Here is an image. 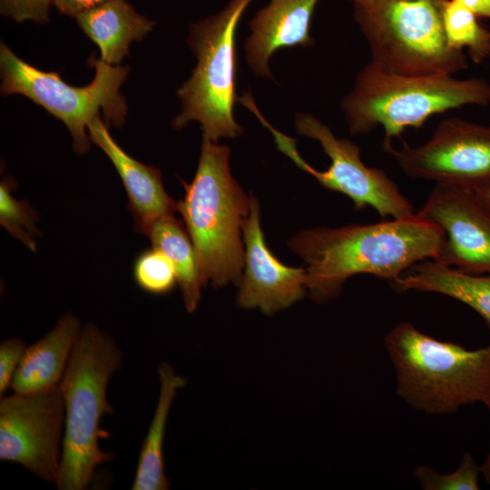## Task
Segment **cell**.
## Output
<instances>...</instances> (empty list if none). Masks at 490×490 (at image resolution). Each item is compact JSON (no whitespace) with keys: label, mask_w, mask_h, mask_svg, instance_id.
<instances>
[{"label":"cell","mask_w":490,"mask_h":490,"mask_svg":"<svg viewBox=\"0 0 490 490\" xmlns=\"http://www.w3.org/2000/svg\"><path fill=\"white\" fill-rule=\"evenodd\" d=\"M444 240L436 224L415 212L369 224L306 230L289 247L307 264L310 298L326 303L352 276L369 274L391 282L414 264L436 260Z\"/></svg>","instance_id":"obj_1"},{"label":"cell","mask_w":490,"mask_h":490,"mask_svg":"<svg viewBox=\"0 0 490 490\" xmlns=\"http://www.w3.org/2000/svg\"><path fill=\"white\" fill-rule=\"evenodd\" d=\"M230 150L203 138L194 178L181 181L178 202L194 246L203 285H240L244 267L243 224L250 211L248 197L230 173Z\"/></svg>","instance_id":"obj_2"},{"label":"cell","mask_w":490,"mask_h":490,"mask_svg":"<svg viewBox=\"0 0 490 490\" xmlns=\"http://www.w3.org/2000/svg\"><path fill=\"white\" fill-rule=\"evenodd\" d=\"M489 103L490 85L482 79L403 74L369 62L357 74L341 108L351 134L381 127L387 151L405 129L420 128L435 114Z\"/></svg>","instance_id":"obj_3"},{"label":"cell","mask_w":490,"mask_h":490,"mask_svg":"<svg viewBox=\"0 0 490 490\" xmlns=\"http://www.w3.org/2000/svg\"><path fill=\"white\" fill-rule=\"evenodd\" d=\"M122 354L114 340L95 325L81 331L59 384L64 404V432L56 486L60 490H85L96 467L112 460L100 447L110 434L101 428L105 414H113L106 389L119 370Z\"/></svg>","instance_id":"obj_4"},{"label":"cell","mask_w":490,"mask_h":490,"mask_svg":"<svg viewBox=\"0 0 490 490\" xmlns=\"http://www.w3.org/2000/svg\"><path fill=\"white\" fill-rule=\"evenodd\" d=\"M385 345L395 367L397 393L412 407L449 414L490 399V344L470 350L402 322L387 333Z\"/></svg>","instance_id":"obj_5"},{"label":"cell","mask_w":490,"mask_h":490,"mask_svg":"<svg viewBox=\"0 0 490 490\" xmlns=\"http://www.w3.org/2000/svg\"><path fill=\"white\" fill-rule=\"evenodd\" d=\"M447 0H358L354 17L369 46L370 62L403 74H450L466 69V56L447 43Z\"/></svg>","instance_id":"obj_6"},{"label":"cell","mask_w":490,"mask_h":490,"mask_svg":"<svg viewBox=\"0 0 490 490\" xmlns=\"http://www.w3.org/2000/svg\"><path fill=\"white\" fill-rule=\"evenodd\" d=\"M253 0H230L218 14L193 24L188 43L197 57L191 76L178 89L181 112L172 126L198 122L203 138L217 142L243 133L233 116L236 94V32Z\"/></svg>","instance_id":"obj_7"},{"label":"cell","mask_w":490,"mask_h":490,"mask_svg":"<svg viewBox=\"0 0 490 490\" xmlns=\"http://www.w3.org/2000/svg\"><path fill=\"white\" fill-rule=\"evenodd\" d=\"M88 62L94 68V77L86 86L76 87L56 72H44L23 61L5 44L0 47L2 95H24L61 120L73 136L74 150L80 154L90 148L86 129L100 109L106 122L114 127L123 124L127 113L120 88L129 68L108 64L93 54Z\"/></svg>","instance_id":"obj_8"},{"label":"cell","mask_w":490,"mask_h":490,"mask_svg":"<svg viewBox=\"0 0 490 490\" xmlns=\"http://www.w3.org/2000/svg\"><path fill=\"white\" fill-rule=\"evenodd\" d=\"M250 111L270 130L280 152L315 177L324 188L348 196L356 210L369 206L382 220L400 219L415 213L411 201L383 170L367 166L360 158L358 146L337 138L315 116L298 113L295 125L299 134L317 140L329 157L331 162L326 171H318L305 162L297 151L296 140L275 129L256 104L251 105Z\"/></svg>","instance_id":"obj_9"},{"label":"cell","mask_w":490,"mask_h":490,"mask_svg":"<svg viewBox=\"0 0 490 490\" xmlns=\"http://www.w3.org/2000/svg\"><path fill=\"white\" fill-rule=\"evenodd\" d=\"M64 404L60 387L13 393L0 400V460L22 465L56 485L62 457Z\"/></svg>","instance_id":"obj_10"},{"label":"cell","mask_w":490,"mask_h":490,"mask_svg":"<svg viewBox=\"0 0 490 490\" xmlns=\"http://www.w3.org/2000/svg\"><path fill=\"white\" fill-rule=\"evenodd\" d=\"M387 151L412 179L465 186L490 180V126L447 118L421 145Z\"/></svg>","instance_id":"obj_11"},{"label":"cell","mask_w":490,"mask_h":490,"mask_svg":"<svg viewBox=\"0 0 490 490\" xmlns=\"http://www.w3.org/2000/svg\"><path fill=\"white\" fill-rule=\"evenodd\" d=\"M416 213L445 233L435 260L465 272L490 274V212L467 186L436 183Z\"/></svg>","instance_id":"obj_12"},{"label":"cell","mask_w":490,"mask_h":490,"mask_svg":"<svg viewBox=\"0 0 490 490\" xmlns=\"http://www.w3.org/2000/svg\"><path fill=\"white\" fill-rule=\"evenodd\" d=\"M244 273L239 285L238 304L273 315L300 300L307 289L305 268L280 262L265 243L260 221V203L251 197L243 228Z\"/></svg>","instance_id":"obj_13"},{"label":"cell","mask_w":490,"mask_h":490,"mask_svg":"<svg viewBox=\"0 0 490 490\" xmlns=\"http://www.w3.org/2000/svg\"><path fill=\"white\" fill-rule=\"evenodd\" d=\"M318 0H270L249 25L244 47L247 61L258 76L272 79L270 56L279 49L314 44L310 24Z\"/></svg>","instance_id":"obj_14"},{"label":"cell","mask_w":490,"mask_h":490,"mask_svg":"<svg viewBox=\"0 0 490 490\" xmlns=\"http://www.w3.org/2000/svg\"><path fill=\"white\" fill-rule=\"evenodd\" d=\"M87 130L90 141L108 156L122 181L137 232L146 235L158 219L178 211V202L164 190L161 172L127 154L112 138L100 114Z\"/></svg>","instance_id":"obj_15"},{"label":"cell","mask_w":490,"mask_h":490,"mask_svg":"<svg viewBox=\"0 0 490 490\" xmlns=\"http://www.w3.org/2000/svg\"><path fill=\"white\" fill-rule=\"evenodd\" d=\"M79 318L68 312L41 339L26 348L11 388L34 394L59 386L82 331Z\"/></svg>","instance_id":"obj_16"},{"label":"cell","mask_w":490,"mask_h":490,"mask_svg":"<svg viewBox=\"0 0 490 490\" xmlns=\"http://www.w3.org/2000/svg\"><path fill=\"white\" fill-rule=\"evenodd\" d=\"M390 283L397 291L455 299L477 312L490 329V274L465 272L430 259L414 264Z\"/></svg>","instance_id":"obj_17"},{"label":"cell","mask_w":490,"mask_h":490,"mask_svg":"<svg viewBox=\"0 0 490 490\" xmlns=\"http://www.w3.org/2000/svg\"><path fill=\"white\" fill-rule=\"evenodd\" d=\"M75 18L82 31L98 45L100 58L112 65H119L128 54L130 44L143 39L155 24L126 0H109Z\"/></svg>","instance_id":"obj_18"},{"label":"cell","mask_w":490,"mask_h":490,"mask_svg":"<svg viewBox=\"0 0 490 490\" xmlns=\"http://www.w3.org/2000/svg\"><path fill=\"white\" fill-rule=\"evenodd\" d=\"M160 394L148 433L141 447L132 490H166L170 482L165 475L163 442L170 409L177 391L186 386V378L175 373L167 362L159 369Z\"/></svg>","instance_id":"obj_19"},{"label":"cell","mask_w":490,"mask_h":490,"mask_svg":"<svg viewBox=\"0 0 490 490\" xmlns=\"http://www.w3.org/2000/svg\"><path fill=\"white\" fill-rule=\"evenodd\" d=\"M146 235L152 248L162 252L174 266L184 306L188 312H193L200 302L203 283L189 233L172 214L154 221Z\"/></svg>","instance_id":"obj_20"},{"label":"cell","mask_w":490,"mask_h":490,"mask_svg":"<svg viewBox=\"0 0 490 490\" xmlns=\"http://www.w3.org/2000/svg\"><path fill=\"white\" fill-rule=\"evenodd\" d=\"M443 21L451 48L462 52L464 48L467 49L476 64L490 57V31L479 24L475 14L455 0H447Z\"/></svg>","instance_id":"obj_21"},{"label":"cell","mask_w":490,"mask_h":490,"mask_svg":"<svg viewBox=\"0 0 490 490\" xmlns=\"http://www.w3.org/2000/svg\"><path fill=\"white\" fill-rule=\"evenodd\" d=\"M15 181L5 178L0 184V223L15 239L32 251H35L34 236L39 234L35 227L38 217L25 201L14 198Z\"/></svg>","instance_id":"obj_22"},{"label":"cell","mask_w":490,"mask_h":490,"mask_svg":"<svg viewBox=\"0 0 490 490\" xmlns=\"http://www.w3.org/2000/svg\"><path fill=\"white\" fill-rule=\"evenodd\" d=\"M133 277L142 289L157 295L168 293L178 282L176 270L171 260L153 248L143 251L136 259Z\"/></svg>","instance_id":"obj_23"},{"label":"cell","mask_w":490,"mask_h":490,"mask_svg":"<svg viewBox=\"0 0 490 490\" xmlns=\"http://www.w3.org/2000/svg\"><path fill=\"white\" fill-rule=\"evenodd\" d=\"M481 466L469 453L463 455L459 466L448 474H439L428 466H417L414 477L425 490H478Z\"/></svg>","instance_id":"obj_24"},{"label":"cell","mask_w":490,"mask_h":490,"mask_svg":"<svg viewBox=\"0 0 490 490\" xmlns=\"http://www.w3.org/2000/svg\"><path fill=\"white\" fill-rule=\"evenodd\" d=\"M53 0H0V13L16 22L46 23Z\"/></svg>","instance_id":"obj_25"},{"label":"cell","mask_w":490,"mask_h":490,"mask_svg":"<svg viewBox=\"0 0 490 490\" xmlns=\"http://www.w3.org/2000/svg\"><path fill=\"white\" fill-rule=\"evenodd\" d=\"M26 347L18 338L4 340L0 345V396L11 388L14 376L23 359Z\"/></svg>","instance_id":"obj_26"},{"label":"cell","mask_w":490,"mask_h":490,"mask_svg":"<svg viewBox=\"0 0 490 490\" xmlns=\"http://www.w3.org/2000/svg\"><path fill=\"white\" fill-rule=\"evenodd\" d=\"M109 0H53V5L64 15L76 17L79 14Z\"/></svg>","instance_id":"obj_27"},{"label":"cell","mask_w":490,"mask_h":490,"mask_svg":"<svg viewBox=\"0 0 490 490\" xmlns=\"http://www.w3.org/2000/svg\"><path fill=\"white\" fill-rule=\"evenodd\" d=\"M477 17L490 18V0H455Z\"/></svg>","instance_id":"obj_28"},{"label":"cell","mask_w":490,"mask_h":490,"mask_svg":"<svg viewBox=\"0 0 490 490\" xmlns=\"http://www.w3.org/2000/svg\"><path fill=\"white\" fill-rule=\"evenodd\" d=\"M465 186V185H464ZM490 212V180L472 186H467Z\"/></svg>","instance_id":"obj_29"},{"label":"cell","mask_w":490,"mask_h":490,"mask_svg":"<svg viewBox=\"0 0 490 490\" xmlns=\"http://www.w3.org/2000/svg\"><path fill=\"white\" fill-rule=\"evenodd\" d=\"M486 407H488L490 412V399L486 403ZM481 474L484 475L485 481L490 485V447L485 460L481 466Z\"/></svg>","instance_id":"obj_30"},{"label":"cell","mask_w":490,"mask_h":490,"mask_svg":"<svg viewBox=\"0 0 490 490\" xmlns=\"http://www.w3.org/2000/svg\"><path fill=\"white\" fill-rule=\"evenodd\" d=\"M351 1H353V2L355 3V2H357V1H358V0H351Z\"/></svg>","instance_id":"obj_31"}]
</instances>
